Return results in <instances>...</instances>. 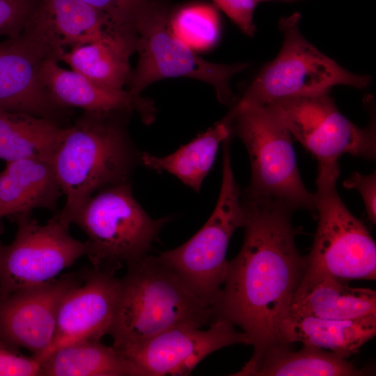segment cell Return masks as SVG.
I'll list each match as a JSON object with an SVG mask.
<instances>
[{
	"label": "cell",
	"instance_id": "obj_1",
	"mask_svg": "<svg viewBox=\"0 0 376 376\" xmlns=\"http://www.w3.org/2000/svg\"><path fill=\"white\" fill-rule=\"evenodd\" d=\"M242 200L246 213L242 246L228 261L212 310L213 321L224 320L243 330L256 356L284 343L280 327L302 281L306 257L296 246L292 207L270 199L242 196Z\"/></svg>",
	"mask_w": 376,
	"mask_h": 376
},
{
	"label": "cell",
	"instance_id": "obj_2",
	"mask_svg": "<svg viewBox=\"0 0 376 376\" xmlns=\"http://www.w3.org/2000/svg\"><path fill=\"white\" fill-rule=\"evenodd\" d=\"M129 113L87 112L63 127L51 158L65 203L59 211L70 225L81 206L100 190L130 180L140 152L127 130Z\"/></svg>",
	"mask_w": 376,
	"mask_h": 376
},
{
	"label": "cell",
	"instance_id": "obj_3",
	"mask_svg": "<svg viewBox=\"0 0 376 376\" xmlns=\"http://www.w3.org/2000/svg\"><path fill=\"white\" fill-rule=\"evenodd\" d=\"M212 321V308L157 256L147 255L127 265L120 279L109 334L120 350L176 327L201 328Z\"/></svg>",
	"mask_w": 376,
	"mask_h": 376
},
{
	"label": "cell",
	"instance_id": "obj_4",
	"mask_svg": "<svg viewBox=\"0 0 376 376\" xmlns=\"http://www.w3.org/2000/svg\"><path fill=\"white\" fill-rule=\"evenodd\" d=\"M338 162L318 164L315 195L318 226L299 288L323 279L376 278V245L366 226L347 208L336 185Z\"/></svg>",
	"mask_w": 376,
	"mask_h": 376
},
{
	"label": "cell",
	"instance_id": "obj_5",
	"mask_svg": "<svg viewBox=\"0 0 376 376\" xmlns=\"http://www.w3.org/2000/svg\"><path fill=\"white\" fill-rule=\"evenodd\" d=\"M170 217L151 218L133 196L130 180L105 187L78 210L71 224L87 236L93 268L115 272L146 256Z\"/></svg>",
	"mask_w": 376,
	"mask_h": 376
},
{
	"label": "cell",
	"instance_id": "obj_6",
	"mask_svg": "<svg viewBox=\"0 0 376 376\" xmlns=\"http://www.w3.org/2000/svg\"><path fill=\"white\" fill-rule=\"evenodd\" d=\"M225 118L250 159L251 182L242 196L274 200L295 210L315 213V195L301 178L292 136L275 113L266 105L233 107Z\"/></svg>",
	"mask_w": 376,
	"mask_h": 376
},
{
	"label": "cell",
	"instance_id": "obj_7",
	"mask_svg": "<svg viewBox=\"0 0 376 376\" xmlns=\"http://www.w3.org/2000/svg\"><path fill=\"white\" fill-rule=\"evenodd\" d=\"M223 143L222 180L212 214L187 242L157 256L212 309L224 282L230 240L237 228L243 227L246 218L242 194L231 166L229 139Z\"/></svg>",
	"mask_w": 376,
	"mask_h": 376
},
{
	"label": "cell",
	"instance_id": "obj_8",
	"mask_svg": "<svg viewBox=\"0 0 376 376\" xmlns=\"http://www.w3.org/2000/svg\"><path fill=\"white\" fill-rule=\"evenodd\" d=\"M301 15L295 13L280 19L282 47L277 56L265 64L235 108L264 106L288 97L329 91L337 85L367 88L371 77L354 74L321 52L301 35Z\"/></svg>",
	"mask_w": 376,
	"mask_h": 376
},
{
	"label": "cell",
	"instance_id": "obj_9",
	"mask_svg": "<svg viewBox=\"0 0 376 376\" xmlns=\"http://www.w3.org/2000/svg\"><path fill=\"white\" fill-rule=\"evenodd\" d=\"M15 219L14 240L0 242V298L56 279L88 253L86 242L70 235L59 212L44 224L31 214Z\"/></svg>",
	"mask_w": 376,
	"mask_h": 376
},
{
	"label": "cell",
	"instance_id": "obj_10",
	"mask_svg": "<svg viewBox=\"0 0 376 376\" xmlns=\"http://www.w3.org/2000/svg\"><path fill=\"white\" fill-rule=\"evenodd\" d=\"M266 106L318 164L337 162L346 153L375 159V120L364 128L357 126L339 111L329 91L282 98Z\"/></svg>",
	"mask_w": 376,
	"mask_h": 376
},
{
	"label": "cell",
	"instance_id": "obj_11",
	"mask_svg": "<svg viewBox=\"0 0 376 376\" xmlns=\"http://www.w3.org/2000/svg\"><path fill=\"white\" fill-rule=\"evenodd\" d=\"M164 10L146 22L138 35L139 60L128 82L130 93L140 95L152 83L167 78L187 77L214 87L224 104L235 102L230 81L246 63H215L205 60L178 38L171 29Z\"/></svg>",
	"mask_w": 376,
	"mask_h": 376
},
{
	"label": "cell",
	"instance_id": "obj_12",
	"mask_svg": "<svg viewBox=\"0 0 376 376\" xmlns=\"http://www.w3.org/2000/svg\"><path fill=\"white\" fill-rule=\"evenodd\" d=\"M251 345L249 336L224 320L208 329L180 326L118 350L145 376L187 375L212 352L233 345Z\"/></svg>",
	"mask_w": 376,
	"mask_h": 376
},
{
	"label": "cell",
	"instance_id": "obj_13",
	"mask_svg": "<svg viewBox=\"0 0 376 376\" xmlns=\"http://www.w3.org/2000/svg\"><path fill=\"white\" fill-rule=\"evenodd\" d=\"M81 281L75 274H63L0 298V338L40 360L54 338L63 297Z\"/></svg>",
	"mask_w": 376,
	"mask_h": 376
},
{
	"label": "cell",
	"instance_id": "obj_14",
	"mask_svg": "<svg viewBox=\"0 0 376 376\" xmlns=\"http://www.w3.org/2000/svg\"><path fill=\"white\" fill-rule=\"evenodd\" d=\"M82 279L63 297L54 338L40 361L56 349L100 340L109 334L117 309L120 279L114 273L95 268L85 273Z\"/></svg>",
	"mask_w": 376,
	"mask_h": 376
},
{
	"label": "cell",
	"instance_id": "obj_15",
	"mask_svg": "<svg viewBox=\"0 0 376 376\" xmlns=\"http://www.w3.org/2000/svg\"><path fill=\"white\" fill-rule=\"evenodd\" d=\"M47 57H53L49 49L26 29L17 37L0 42V111L27 113L58 122L63 109L52 101L40 78L42 63Z\"/></svg>",
	"mask_w": 376,
	"mask_h": 376
},
{
	"label": "cell",
	"instance_id": "obj_16",
	"mask_svg": "<svg viewBox=\"0 0 376 376\" xmlns=\"http://www.w3.org/2000/svg\"><path fill=\"white\" fill-rule=\"evenodd\" d=\"M40 78L52 101L63 109L76 107L97 113L136 111L146 124L155 120L156 109L150 100L124 89L99 86L72 69L63 68L53 57L42 61Z\"/></svg>",
	"mask_w": 376,
	"mask_h": 376
},
{
	"label": "cell",
	"instance_id": "obj_17",
	"mask_svg": "<svg viewBox=\"0 0 376 376\" xmlns=\"http://www.w3.org/2000/svg\"><path fill=\"white\" fill-rule=\"evenodd\" d=\"M26 29L43 42L58 61L68 48L113 33L104 16L84 0H36Z\"/></svg>",
	"mask_w": 376,
	"mask_h": 376
},
{
	"label": "cell",
	"instance_id": "obj_18",
	"mask_svg": "<svg viewBox=\"0 0 376 376\" xmlns=\"http://www.w3.org/2000/svg\"><path fill=\"white\" fill-rule=\"evenodd\" d=\"M63 194L50 160L22 159L6 162L0 173V219L54 210Z\"/></svg>",
	"mask_w": 376,
	"mask_h": 376
},
{
	"label": "cell",
	"instance_id": "obj_19",
	"mask_svg": "<svg viewBox=\"0 0 376 376\" xmlns=\"http://www.w3.org/2000/svg\"><path fill=\"white\" fill-rule=\"evenodd\" d=\"M290 343L269 346L251 358L234 376H359L366 373L331 351L303 345L297 352Z\"/></svg>",
	"mask_w": 376,
	"mask_h": 376
},
{
	"label": "cell",
	"instance_id": "obj_20",
	"mask_svg": "<svg viewBox=\"0 0 376 376\" xmlns=\"http://www.w3.org/2000/svg\"><path fill=\"white\" fill-rule=\"evenodd\" d=\"M289 313L336 320L376 317V292L350 287L347 281L323 279L298 288Z\"/></svg>",
	"mask_w": 376,
	"mask_h": 376
},
{
	"label": "cell",
	"instance_id": "obj_21",
	"mask_svg": "<svg viewBox=\"0 0 376 376\" xmlns=\"http://www.w3.org/2000/svg\"><path fill=\"white\" fill-rule=\"evenodd\" d=\"M280 334L284 343L300 342L346 358L375 336L376 317L336 320L289 313Z\"/></svg>",
	"mask_w": 376,
	"mask_h": 376
},
{
	"label": "cell",
	"instance_id": "obj_22",
	"mask_svg": "<svg viewBox=\"0 0 376 376\" xmlns=\"http://www.w3.org/2000/svg\"><path fill=\"white\" fill-rule=\"evenodd\" d=\"M137 41L132 36L111 33L64 52L59 61L99 86L123 90L130 78V58L136 52Z\"/></svg>",
	"mask_w": 376,
	"mask_h": 376
},
{
	"label": "cell",
	"instance_id": "obj_23",
	"mask_svg": "<svg viewBox=\"0 0 376 376\" xmlns=\"http://www.w3.org/2000/svg\"><path fill=\"white\" fill-rule=\"evenodd\" d=\"M40 376H145L113 345L100 340L56 349L40 361Z\"/></svg>",
	"mask_w": 376,
	"mask_h": 376
},
{
	"label": "cell",
	"instance_id": "obj_24",
	"mask_svg": "<svg viewBox=\"0 0 376 376\" xmlns=\"http://www.w3.org/2000/svg\"><path fill=\"white\" fill-rule=\"evenodd\" d=\"M231 132L229 122L224 118L169 155L158 157L141 152V164L155 172L172 174L199 192L214 164L220 143L230 138Z\"/></svg>",
	"mask_w": 376,
	"mask_h": 376
},
{
	"label": "cell",
	"instance_id": "obj_25",
	"mask_svg": "<svg viewBox=\"0 0 376 376\" xmlns=\"http://www.w3.org/2000/svg\"><path fill=\"white\" fill-rule=\"evenodd\" d=\"M63 127L52 119L0 111V159L51 160Z\"/></svg>",
	"mask_w": 376,
	"mask_h": 376
},
{
	"label": "cell",
	"instance_id": "obj_26",
	"mask_svg": "<svg viewBox=\"0 0 376 376\" xmlns=\"http://www.w3.org/2000/svg\"><path fill=\"white\" fill-rule=\"evenodd\" d=\"M169 24L175 36L194 51L212 47L219 38L218 14L209 5L184 7L169 17Z\"/></svg>",
	"mask_w": 376,
	"mask_h": 376
},
{
	"label": "cell",
	"instance_id": "obj_27",
	"mask_svg": "<svg viewBox=\"0 0 376 376\" xmlns=\"http://www.w3.org/2000/svg\"><path fill=\"white\" fill-rule=\"evenodd\" d=\"M101 13L111 31L135 36L140 29L166 8L159 0H84Z\"/></svg>",
	"mask_w": 376,
	"mask_h": 376
},
{
	"label": "cell",
	"instance_id": "obj_28",
	"mask_svg": "<svg viewBox=\"0 0 376 376\" xmlns=\"http://www.w3.org/2000/svg\"><path fill=\"white\" fill-rule=\"evenodd\" d=\"M36 0H0V36L21 35L30 21Z\"/></svg>",
	"mask_w": 376,
	"mask_h": 376
},
{
	"label": "cell",
	"instance_id": "obj_29",
	"mask_svg": "<svg viewBox=\"0 0 376 376\" xmlns=\"http://www.w3.org/2000/svg\"><path fill=\"white\" fill-rule=\"evenodd\" d=\"M18 350L0 338V376H40V361Z\"/></svg>",
	"mask_w": 376,
	"mask_h": 376
},
{
	"label": "cell",
	"instance_id": "obj_30",
	"mask_svg": "<svg viewBox=\"0 0 376 376\" xmlns=\"http://www.w3.org/2000/svg\"><path fill=\"white\" fill-rule=\"evenodd\" d=\"M240 31L248 36L256 32L253 13L258 4L256 0H212Z\"/></svg>",
	"mask_w": 376,
	"mask_h": 376
},
{
	"label": "cell",
	"instance_id": "obj_31",
	"mask_svg": "<svg viewBox=\"0 0 376 376\" xmlns=\"http://www.w3.org/2000/svg\"><path fill=\"white\" fill-rule=\"evenodd\" d=\"M347 189H355L361 194L365 204L368 219L376 222V173L363 175L354 172L352 175L343 182Z\"/></svg>",
	"mask_w": 376,
	"mask_h": 376
},
{
	"label": "cell",
	"instance_id": "obj_32",
	"mask_svg": "<svg viewBox=\"0 0 376 376\" xmlns=\"http://www.w3.org/2000/svg\"><path fill=\"white\" fill-rule=\"evenodd\" d=\"M256 1L259 3L260 1H268V0H256ZM285 1H292V0H285Z\"/></svg>",
	"mask_w": 376,
	"mask_h": 376
}]
</instances>
